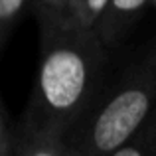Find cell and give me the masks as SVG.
I'll return each mask as SVG.
<instances>
[{
    "label": "cell",
    "instance_id": "6da1fadb",
    "mask_svg": "<svg viewBox=\"0 0 156 156\" xmlns=\"http://www.w3.org/2000/svg\"><path fill=\"white\" fill-rule=\"evenodd\" d=\"M40 65L18 125L28 133L67 134L103 87L107 50L95 30L67 18L59 6L38 4Z\"/></svg>",
    "mask_w": 156,
    "mask_h": 156
},
{
    "label": "cell",
    "instance_id": "7a4b0ae2",
    "mask_svg": "<svg viewBox=\"0 0 156 156\" xmlns=\"http://www.w3.org/2000/svg\"><path fill=\"white\" fill-rule=\"evenodd\" d=\"M156 109V44L129 65L73 122L65 136L83 156H111Z\"/></svg>",
    "mask_w": 156,
    "mask_h": 156
},
{
    "label": "cell",
    "instance_id": "3957f363",
    "mask_svg": "<svg viewBox=\"0 0 156 156\" xmlns=\"http://www.w3.org/2000/svg\"><path fill=\"white\" fill-rule=\"evenodd\" d=\"M150 0H111L97 28L101 42L107 48H117L142 18Z\"/></svg>",
    "mask_w": 156,
    "mask_h": 156
},
{
    "label": "cell",
    "instance_id": "277c9868",
    "mask_svg": "<svg viewBox=\"0 0 156 156\" xmlns=\"http://www.w3.org/2000/svg\"><path fill=\"white\" fill-rule=\"evenodd\" d=\"M20 126V125H18ZM18 156H83L69 142L65 134L57 133H28L22 130Z\"/></svg>",
    "mask_w": 156,
    "mask_h": 156
},
{
    "label": "cell",
    "instance_id": "5b68a950",
    "mask_svg": "<svg viewBox=\"0 0 156 156\" xmlns=\"http://www.w3.org/2000/svg\"><path fill=\"white\" fill-rule=\"evenodd\" d=\"M111 156H156V109Z\"/></svg>",
    "mask_w": 156,
    "mask_h": 156
},
{
    "label": "cell",
    "instance_id": "8992f818",
    "mask_svg": "<svg viewBox=\"0 0 156 156\" xmlns=\"http://www.w3.org/2000/svg\"><path fill=\"white\" fill-rule=\"evenodd\" d=\"M109 4H111V0H65L59 8L75 24L97 32L99 22L107 12Z\"/></svg>",
    "mask_w": 156,
    "mask_h": 156
},
{
    "label": "cell",
    "instance_id": "52a82bcc",
    "mask_svg": "<svg viewBox=\"0 0 156 156\" xmlns=\"http://www.w3.org/2000/svg\"><path fill=\"white\" fill-rule=\"evenodd\" d=\"M38 0H0V46H8L12 34L30 12H34Z\"/></svg>",
    "mask_w": 156,
    "mask_h": 156
},
{
    "label": "cell",
    "instance_id": "ba28073f",
    "mask_svg": "<svg viewBox=\"0 0 156 156\" xmlns=\"http://www.w3.org/2000/svg\"><path fill=\"white\" fill-rule=\"evenodd\" d=\"M20 142H22L20 126L18 122H12L8 107L2 101V107H0V156H18Z\"/></svg>",
    "mask_w": 156,
    "mask_h": 156
},
{
    "label": "cell",
    "instance_id": "9c48e42d",
    "mask_svg": "<svg viewBox=\"0 0 156 156\" xmlns=\"http://www.w3.org/2000/svg\"><path fill=\"white\" fill-rule=\"evenodd\" d=\"M65 0H38V4H48V6H61ZM36 4V6H38Z\"/></svg>",
    "mask_w": 156,
    "mask_h": 156
}]
</instances>
